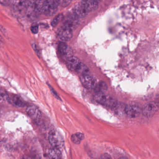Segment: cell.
Returning a JSON list of instances; mask_svg holds the SVG:
<instances>
[{
    "label": "cell",
    "mask_w": 159,
    "mask_h": 159,
    "mask_svg": "<svg viewBox=\"0 0 159 159\" xmlns=\"http://www.w3.org/2000/svg\"><path fill=\"white\" fill-rule=\"evenodd\" d=\"M94 99L99 104L110 108L113 109L118 103L115 98L105 93H96Z\"/></svg>",
    "instance_id": "obj_1"
},
{
    "label": "cell",
    "mask_w": 159,
    "mask_h": 159,
    "mask_svg": "<svg viewBox=\"0 0 159 159\" xmlns=\"http://www.w3.org/2000/svg\"><path fill=\"white\" fill-rule=\"evenodd\" d=\"M84 139V135L81 133H77L72 135L71 137V141L75 144H79Z\"/></svg>",
    "instance_id": "obj_17"
},
{
    "label": "cell",
    "mask_w": 159,
    "mask_h": 159,
    "mask_svg": "<svg viewBox=\"0 0 159 159\" xmlns=\"http://www.w3.org/2000/svg\"><path fill=\"white\" fill-rule=\"evenodd\" d=\"M76 71L81 75H86L89 72V69L85 65L81 63Z\"/></svg>",
    "instance_id": "obj_18"
},
{
    "label": "cell",
    "mask_w": 159,
    "mask_h": 159,
    "mask_svg": "<svg viewBox=\"0 0 159 159\" xmlns=\"http://www.w3.org/2000/svg\"><path fill=\"white\" fill-rule=\"evenodd\" d=\"M63 19V15L62 14H59L57 16H56L54 17L52 20L51 22V25L52 26L56 27L58 24L59 22L62 21V19Z\"/></svg>",
    "instance_id": "obj_20"
},
{
    "label": "cell",
    "mask_w": 159,
    "mask_h": 159,
    "mask_svg": "<svg viewBox=\"0 0 159 159\" xmlns=\"http://www.w3.org/2000/svg\"><path fill=\"white\" fill-rule=\"evenodd\" d=\"M48 86H49V88H50V90H51V93L52 94L53 96L55 98H56L57 99H58V100H61V98H60V97L59 96L58 94H57V93L56 91L54 90L53 87H52L51 85L50 84H48Z\"/></svg>",
    "instance_id": "obj_22"
},
{
    "label": "cell",
    "mask_w": 159,
    "mask_h": 159,
    "mask_svg": "<svg viewBox=\"0 0 159 159\" xmlns=\"http://www.w3.org/2000/svg\"><path fill=\"white\" fill-rule=\"evenodd\" d=\"M58 36L63 41H68L72 38V31L62 26L58 30Z\"/></svg>",
    "instance_id": "obj_10"
},
{
    "label": "cell",
    "mask_w": 159,
    "mask_h": 159,
    "mask_svg": "<svg viewBox=\"0 0 159 159\" xmlns=\"http://www.w3.org/2000/svg\"><path fill=\"white\" fill-rule=\"evenodd\" d=\"M30 30L32 33L34 34H37L39 32V26L38 25H32L30 28Z\"/></svg>",
    "instance_id": "obj_23"
},
{
    "label": "cell",
    "mask_w": 159,
    "mask_h": 159,
    "mask_svg": "<svg viewBox=\"0 0 159 159\" xmlns=\"http://www.w3.org/2000/svg\"><path fill=\"white\" fill-rule=\"evenodd\" d=\"M119 159H127V158H125V157H120L119 158Z\"/></svg>",
    "instance_id": "obj_26"
},
{
    "label": "cell",
    "mask_w": 159,
    "mask_h": 159,
    "mask_svg": "<svg viewBox=\"0 0 159 159\" xmlns=\"http://www.w3.org/2000/svg\"><path fill=\"white\" fill-rule=\"evenodd\" d=\"M80 80L83 86L87 89H93L97 83L95 79L88 74L81 75Z\"/></svg>",
    "instance_id": "obj_8"
},
{
    "label": "cell",
    "mask_w": 159,
    "mask_h": 159,
    "mask_svg": "<svg viewBox=\"0 0 159 159\" xmlns=\"http://www.w3.org/2000/svg\"><path fill=\"white\" fill-rule=\"evenodd\" d=\"M74 14L78 18H83L89 14L85 7L81 3H77L73 8Z\"/></svg>",
    "instance_id": "obj_12"
},
{
    "label": "cell",
    "mask_w": 159,
    "mask_h": 159,
    "mask_svg": "<svg viewBox=\"0 0 159 159\" xmlns=\"http://www.w3.org/2000/svg\"><path fill=\"white\" fill-rule=\"evenodd\" d=\"M57 3L58 6H61V7H66L68 6L71 3V1H68V0H62V1H57Z\"/></svg>",
    "instance_id": "obj_21"
},
{
    "label": "cell",
    "mask_w": 159,
    "mask_h": 159,
    "mask_svg": "<svg viewBox=\"0 0 159 159\" xmlns=\"http://www.w3.org/2000/svg\"><path fill=\"white\" fill-rule=\"evenodd\" d=\"M33 49H34V50H35V52H36V53H37V54H38V55L39 56V52L38 49H37V46H36V44H33Z\"/></svg>",
    "instance_id": "obj_24"
},
{
    "label": "cell",
    "mask_w": 159,
    "mask_h": 159,
    "mask_svg": "<svg viewBox=\"0 0 159 159\" xmlns=\"http://www.w3.org/2000/svg\"><path fill=\"white\" fill-rule=\"evenodd\" d=\"M26 111L28 115L33 120H39L41 118V112L37 107L34 105L28 106Z\"/></svg>",
    "instance_id": "obj_7"
},
{
    "label": "cell",
    "mask_w": 159,
    "mask_h": 159,
    "mask_svg": "<svg viewBox=\"0 0 159 159\" xmlns=\"http://www.w3.org/2000/svg\"><path fill=\"white\" fill-rule=\"evenodd\" d=\"M80 2L84 6L89 13L90 12L95 11L98 7V2L96 1L87 0V1H81Z\"/></svg>",
    "instance_id": "obj_14"
},
{
    "label": "cell",
    "mask_w": 159,
    "mask_h": 159,
    "mask_svg": "<svg viewBox=\"0 0 159 159\" xmlns=\"http://www.w3.org/2000/svg\"><path fill=\"white\" fill-rule=\"evenodd\" d=\"M159 105L156 101H151L147 103L142 110L143 115L147 118H150L158 111Z\"/></svg>",
    "instance_id": "obj_4"
},
{
    "label": "cell",
    "mask_w": 159,
    "mask_h": 159,
    "mask_svg": "<svg viewBox=\"0 0 159 159\" xmlns=\"http://www.w3.org/2000/svg\"><path fill=\"white\" fill-rule=\"evenodd\" d=\"M79 25V19L75 15H71L67 17L63 26L73 31Z\"/></svg>",
    "instance_id": "obj_6"
},
{
    "label": "cell",
    "mask_w": 159,
    "mask_h": 159,
    "mask_svg": "<svg viewBox=\"0 0 159 159\" xmlns=\"http://www.w3.org/2000/svg\"><path fill=\"white\" fill-rule=\"evenodd\" d=\"M58 49L59 53L63 57H66V60L72 56V49L69 47L67 44L64 42H61L59 43Z\"/></svg>",
    "instance_id": "obj_9"
},
{
    "label": "cell",
    "mask_w": 159,
    "mask_h": 159,
    "mask_svg": "<svg viewBox=\"0 0 159 159\" xmlns=\"http://www.w3.org/2000/svg\"><path fill=\"white\" fill-rule=\"evenodd\" d=\"M93 89L96 93H105L107 90L108 86L105 82L100 81L99 82L97 83Z\"/></svg>",
    "instance_id": "obj_15"
},
{
    "label": "cell",
    "mask_w": 159,
    "mask_h": 159,
    "mask_svg": "<svg viewBox=\"0 0 159 159\" xmlns=\"http://www.w3.org/2000/svg\"><path fill=\"white\" fill-rule=\"evenodd\" d=\"M4 43V39L2 36L0 35V47H1Z\"/></svg>",
    "instance_id": "obj_25"
},
{
    "label": "cell",
    "mask_w": 159,
    "mask_h": 159,
    "mask_svg": "<svg viewBox=\"0 0 159 159\" xmlns=\"http://www.w3.org/2000/svg\"><path fill=\"white\" fill-rule=\"evenodd\" d=\"M10 96V95L5 90L0 89V101L8 102Z\"/></svg>",
    "instance_id": "obj_19"
},
{
    "label": "cell",
    "mask_w": 159,
    "mask_h": 159,
    "mask_svg": "<svg viewBox=\"0 0 159 159\" xmlns=\"http://www.w3.org/2000/svg\"><path fill=\"white\" fill-rule=\"evenodd\" d=\"M58 7L57 1H44L42 12L47 16H52L57 12Z\"/></svg>",
    "instance_id": "obj_3"
},
{
    "label": "cell",
    "mask_w": 159,
    "mask_h": 159,
    "mask_svg": "<svg viewBox=\"0 0 159 159\" xmlns=\"http://www.w3.org/2000/svg\"><path fill=\"white\" fill-rule=\"evenodd\" d=\"M48 139L52 148L60 149L64 145L63 138L57 130H52L49 132Z\"/></svg>",
    "instance_id": "obj_2"
},
{
    "label": "cell",
    "mask_w": 159,
    "mask_h": 159,
    "mask_svg": "<svg viewBox=\"0 0 159 159\" xmlns=\"http://www.w3.org/2000/svg\"><path fill=\"white\" fill-rule=\"evenodd\" d=\"M49 159H62L60 149L52 148L49 150L48 153Z\"/></svg>",
    "instance_id": "obj_16"
},
{
    "label": "cell",
    "mask_w": 159,
    "mask_h": 159,
    "mask_svg": "<svg viewBox=\"0 0 159 159\" xmlns=\"http://www.w3.org/2000/svg\"><path fill=\"white\" fill-rule=\"evenodd\" d=\"M141 111V109L136 105H126L125 108V113L128 117L131 118H135L138 117L140 115Z\"/></svg>",
    "instance_id": "obj_5"
},
{
    "label": "cell",
    "mask_w": 159,
    "mask_h": 159,
    "mask_svg": "<svg viewBox=\"0 0 159 159\" xmlns=\"http://www.w3.org/2000/svg\"><path fill=\"white\" fill-rule=\"evenodd\" d=\"M66 64L68 67L71 70H76L80 67L81 62L78 57L75 56L70 57L66 59Z\"/></svg>",
    "instance_id": "obj_13"
},
{
    "label": "cell",
    "mask_w": 159,
    "mask_h": 159,
    "mask_svg": "<svg viewBox=\"0 0 159 159\" xmlns=\"http://www.w3.org/2000/svg\"><path fill=\"white\" fill-rule=\"evenodd\" d=\"M8 103L17 107L23 108L27 106L26 103L22 98L15 95H10Z\"/></svg>",
    "instance_id": "obj_11"
}]
</instances>
